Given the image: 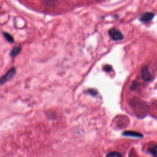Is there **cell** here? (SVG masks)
Returning <instances> with one entry per match:
<instances>
[{"label":"cell","instance_id":"1","mask_svg":"<svg viewBox=\"0 0 157 157\" xmlns=\"http://www.w3.org/2000/svg\"><path fill=\"white\" fill-rule=\"evenodd\" d=\"M109 35L114 40H121L123 38L122 33L116 28H111L109 31Z\"/></svg>","mask_w":157,"mask_h":157},{"label":"cell","instance_id":"2","mask_svg":"<svg viewBox=\"0 0 157 157\" xmlns=\"http://www.w3.org/2000/svg\"><path fill=\"white\" fill-rule=\"evenodd\" d=\"M16 72L15 68H11L4 76L0 78V86L4 84L6 82L13 78Z\"/></svg>","mask_w":157,"mask_h":157},{"label":"cell","instance_id":"3","mask_svg":"<svg viewBox=\"0 0 157 157\" xmlns=\"http://www.w3.org/2000/svg\"><path fill=\"white\" fill-rule=\"evenodd\" d=\"M141 73H142V77L144 80H145L146 82H149L153 79V76L151 74V73L150 72L148 67L147 66L143 67V69H142Z\"/></svg>","mask_w":157,"mask_h":157},{"label":"cell","instance_id":"4","mask_svg":"<svg viewBox=\"0 0 157 157\" xmlns=\"http://www.w3.org/2000/svg\"><path fill=\"white\" fill-rule=\"evenodd\" d=\"M123 135L127 137H134L137 138H142L143 137V135L138 132L132 131H126L123 133Z\"/></svg>","mask_w":157,"mask_h":157},{"label":"cell","instance_id":"5","mask_svg":"<svg viewBox=\"0 0 157 157\" xmlns=\"http://www.w3.org/2000/svg\"><path fill=\"white\" fill-rule=\"evenodd\" d=\"M21 47L20 46H16L13 47L10 53V56L12 58H14L15 56H16L20 53V52L21 51Z\"/></svg>","mask_w":157,"mask_h":157},{"label":"cell","instance_id":"6","mask_svg":"<svg viewBox=\"0 0 157 157\" xmlns=\"http://www.w3.org/2000/svg\"><path fill=\"white\" fill-rule=\"evenodd\" d=\"M152 18H153V14L147 13L142 17V18H140V20H142L143 21H148L150 20Z\"/></svg>","mask_w":157,"mask_h":157},{"label":"cell","instance_id":"7","mask_svg":"<svg viewBox=\"0 0 157 157\" xmlns=\"http://www.w3.org/2000/svg\"><path fill=\"white\" fill-rule=\"evenodd\" d=\"M107 157H119L122 156V155L117 151H112L106 155Z\"/></svg>","mask_w":157,"mask_h":157},{"label":"cell","instance_id":"8","mask_svg":"<svg viewBox=\"0 0 157 157\" xmlns=\"http://www.w3.org/2000/svg\"><path fill=\"white\" fill-rule=\"evenodd\" d=\"M156 148H157L156 145V144H154V145H153L152 146H151L149 150H148L149 152H150L153 156H155V155H156Z\"/></svg>","mask_w":157,"mask_h":157},{"label":"cell","instance_id":"9","mask_svg":"<svg viewBox=\"0 0 157 157\" xmlns=\"http://www.w3.org/2000/svg\"><path fill=\"white\" fill-rule=\"evenodd\" d=\"M4 37L6 38V39L9 42H10V43H12V42H13V38L12 37V36H10L9 34H8V33H4Z\"/></svg>","mask_w":157,"mask_h":157},{"label":"cell","instance_id":"10","mask_svg":"<svg viewBox=\"0 0 157 157\" xmlns=\"http://www.w3.org/2000/svg\"><path fill=\"white\" fill-rule=\"evenodd\" d=\"M88 92L89 94H90L91 95H92L93 96H95L98 94V91L95 89H89L88 90Z\"/></svg>","mask_w":157,"mask_h":157},{"label":"cell","instance_id":"11","mask_svg":"<svg viewBox=\"0 0 157 157\" xmlns=\"http://www.w3.org/2000/svg\"><path fill=\"white\" fill-rule=\"evenodd\" d=\"M112 67L110 65H105L104 67V70L106 72H110L112 70Z\"/></svg>","mask_w":157,"mask_h":157},{"label":"cell","instance_id":"12","mask_svg":"<svg viewBox=\"0 0 157 157\" xmlns=\"http://www.w3.org/2000/svg\"><path fill=\"white\" fill-rule=\"evenodd\" d=\"M102 0H88L89 2H98V1H101Z\"/></svg>","mask_w":157,"mask_h":157}]
</instances>
